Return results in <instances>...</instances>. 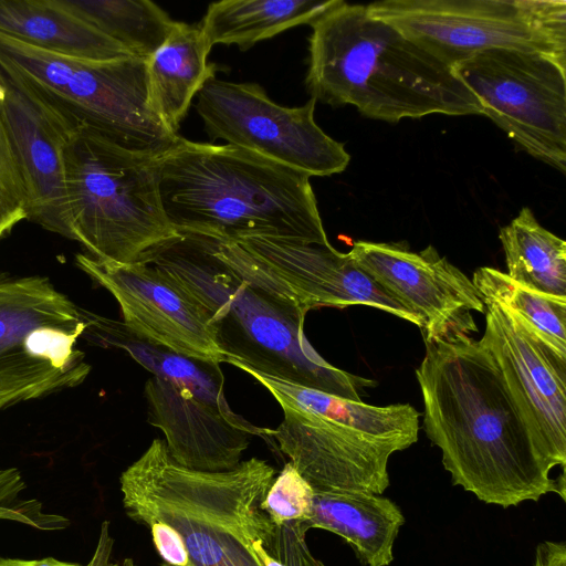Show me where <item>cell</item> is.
<instances>
[{
  "label": "cell",
  "instance_id": "obj_1",
  "mask_svg": "<svg viewBox=\"0 0 566 566\" xmlns=\"http://www.w3.org/2000/svg\"><path fill=\"white\" fill-rule=\"evenodd\" d=\"M426 344L416 369L423 428L442 454L452 484L486 504L515 506L557 493L565 501V473L554 480L480 340L459 335Z\"/></svg>",
  "mask_w": 566,
  "mask_h": 566
},
{
  "label": "cell",
  "instance_id": "obj_2",
  "mask_svg": "<svg viewBox=\"0 0 566 566\" xmlns=\"http://www.w3.org/2000/svg\"><path fill=\"white\" fill-rule=\"evenodd\" d=\"M157 166L161 206L178 233L329 244L305 172L237 146L179 135Z\"/></svg>",
  "mask_w": 566,
  "mask_h": 566
},
{
  "label": "cell",
  "instance_id": "obj_3",
  "mask_svg": "<svg viewBox=\"0 0 566 566\" xmlns=\"http://www.w3.org/2000/svg\"><path fill=\"white\" fill-rule=\"evenodd\" d=\"M143 262L198 304L228 364L355 401L375 386L319 356L304 334L308 310L231 270L210 238L179 233Z\"/></svg>",
  "mask_w": 566,
  "mask_h": 566
},
{
  "label": "cell",
  "instance_id": "obj_4",
  "mask_svg": "<svg viewBox=\"0 0 566 566\" xmlns=\"http://www.w3.org/2000/svg\"><path fill=\"white\" fill-rule=\"evenodd\" d=\"M311 27L305 85L316 102L353 105L389 123L482 115L480 101L451 66L370 17L366 6L340 1Z\"/></svg>",
  "mask_w": 566,
  "mask_h": 566
},
{
  "label": "cell",
  "instance_id": "obj_5",
  "mask_svg": "<svg viewBox=\"0 0 566 566\" xmlns=\"http://www.w3.org/2000/svg\"><path fill=\"white\" fill-rule=\"evenodd\" d=\"M275 471L251 458L227 471L178 464L161 439L119 478L123 506L134 522L169 525L180 536L191 566H262L253 551L264 513L259 509Z\"/></svg>",
  "mask_w": 566,
  "mask_h": 566
},
{
  "label": "cell",
  "instance_id": "obj_6",
  "mask_svg": "<svg viewBox=\"0 0 566 566\" xmlns=\"http://www.w3.org/2000/svg\"><path fill=\"white\" fill-rule=\"evenodd\" d=\"M159 155L134 151L83 122L63 151L73 240L95 260L134 264L179 233L163 209Z\"/></svg>",
  "mask_w": 566,
  "mask_h": 566
},
{
  "label": "cell",
  "instance_id": "obj_7",
  "mask_svg": "<svg viewBox=\"0 0 566 566\" xmlns=\"http://www.w3.org/2000/svg\"><path fill=\"white\" fill-rule=\"evenodd\" d=\"M0 56L127 149L161 155L178 136L156 111L144 59H78L35 48L1 32Z\"/></svg>",
  "mask_w": 566,
  "mask_h": 566
},
{
  "label": "cell",
  "instance_id": "obj_8",
  "mask_svg": "<svg viewBox=\"0 0 566 566\" xmlns=\"http://www.w3.org/2000/svg\"><path fill=\"white\" fill-rule=\"evenodd\" d=\"M366 11L451 67L490 49L566 64L565 0H384Z\"/></svg>",
  "mask_w": 566,
  "mask_h": 566
},
{
  "label": "cell",
  "instance_id": "obj_9",
  "mask_svg": "<svg viewBox=\"0 0 566 566\" xmlns=\"http://www.w3.org/2000/svg\"><path fill=\"white\" fill-rule=\"evenodd\" d=\"M80 307L42 276L0 273V410L81 385Z\"/></svg>",
  "mask_w": 566,
  "mask_h": 566
},
{
  "label": "cell",
  "instance_id": "obj_10",
  "mask_svg": "<svg viewBox=\"0 0 566 566\" xmlns=\"http://www.w3.org/2000/svg\"><path fill=\"white\" fill-rule=\"evenodd\" d=\"M452 69L480 101L482 115L531 156L566 172V64L490 49Z\"/></svg>",
  "mask_w": 566,
  "mask_h": 566
},
{
  "label": "cell",
  "instance_id": "obj_11",
  "mask_svg": "<svg viewBox=\"0 0 566 566\" xmlns=\"http://www.w3.org/2000/svg\"><path fill=\"white\" fill-rule=\"evenodd\" d=\"M196 112L208 136L312 176L346 169L345 145L315 122L316 101L287 107L273 102L255 83L209 80L196 95Z\"/></svg>",
  "mask_w": 566,
  "mask_h": 566
},
{
  "label": "cell",
  "instance_id": "obj_12",
  "mask_svg": "<svg viewBox=\"0 0 566 566\" xmlns=\"http://www.w3.org/2000/svg\"><path fill=\"white\" fill-rule=\"evenodd\" d=\"M211 242L214 253L239 275L308 311L366 305L421 327L419 318L365 273L349 253L331 244L266 238Z\"/></svg>",
  "mask_w": 566,
  "mask_h": 566
},
{
  "label": "cell",
  "instance_id": "obj_13",
  "mask_svg": "<svg viewBox=\"0 0 566 566\" xmlns=\"http://www.w3.org/2000/svg\"><path fill=\"white\" fill-rule=\"evenodd\" d=\"M0 119L21 175L27 219L73 240L63 151L84 120L1 56Z\"/></svg>",
  "mask_w": 566,
  "mask_h": 566
},
{
  "label": "cell",
  "instance_id": "obj_14",
  "mask_svg": "<svg viewBox=\"0 0 566 566\" xmlns=\"http://www.w3.org/2000/svg\"><path fill=\"white\" fill-rule=\"evenodd\" d=\"M484 305L480 343L494 358L544 468L565 470L566 357L513 311L495 303Z\"/></svg>",
  "mask_w": 566,
  "mask_h": 566
},
{
  "label": "cell",
  "instance_id": "obj_15",
  "mask_svg": "<svg viewBox=\"0 0 566 566\" xmlns=\"http://www.w3.org/2000/svg\"><path fill=\"white\" fill-rule=\"evenodd\" d=\"M353 261L388 294L417 316L424 343L478 331L472 312L485 305L461 270L429 245L413 252L401 243L356 241Z\"/></svg>",
  "mask_w": 566,
  "mask_h": 566
},
{
  "label": "cell",
  "instance_id": "obj_16",
  "mask_svg": "<svg viewBox=\"0 0 566 566\" xmlns=\"http://www.w3.org/2000/svg\"><path fill=\"white\" fill-rule=\"evenodd\" d=\"M283 420L271 437L313 492L381 495L389 486L388 461L412 443L376 437L339 421L279 402Z\"/></svg>",
  "mask_w": 566,
  "mask_h": 566
},
{
  "label": "cell",
  "instance_id": "obj_17",
  "mask_svg": "<svg viewBox=\"0 0 566 566\" xmlns=\"http://www.w3.org/2000/svg\"><path fill=\"white\" fill-rule=\"evenodd\" d=\"M75 262L115 297L123 323L138 337L185 357L227 363L198 304L155 266L107 263L87 254H76Z\"/></svg>",
  "mask_w": 566,
  "mask_h": 566
},
{
  "label": "cell",
  "instance_id": "obj_18",
  "mask_svg": "<svg viewBox=\"0 0 566 566\" xmlns=\"http://www.w3.org/2000/svg\"><path fill=\"white\" fill-rule=\"evenodd\" d=\"M148 421L165 434L171 458L188 469L231 470L241 462L249 436H269L229 407L223 386L190 385L153 376L145 385Z\"/></svg>",
  "mask_w": 566,
  "mask_h": 566
},
{
  "label": "cell",
  "instance_id": "obj_19",
  "mask_svg": "<svg viewBox=\"0 0 566 566\" xmlns=\"http://www.w3.org/2000/svg\"><path fill=\"white\" fill-rule=\"evenodd\" d=\"M0 32L35 48L78 59L109 61L135 56L59 0H0Z\"/></svg>",
  "mask_w": 566,
  "mask_h": 566
},
{
  "label": "cell",
  "instance_id": "obj_20",
  "mask_svg": "<svg viewBox=\"0 0 566 566\" xmlns=\"http://www.w3.org/2000/svg\"><path fill=\"white\" fill-rule=\"evenodd\" d=\"M405 517L399 506L379 494L365 492H314L310 528L340 536L365 566H388Z\"/></svg>",
  "mask_w": 566,
  "mask_h": 566
},
{
  "label": "cell",
  "instance_id": "obj_21",
  "mask_svg": "<svg viewBox=\"0 0 566 566\" xmlns=\"http://www.w3.org/2000/svg\"><path fill=\"white\" fill-rule=\"evenodd\" d=\"M211 48L200 25L176 21L166 41L146 60L156 111L175 134L192 98L214 78L218 66L208 62Z\"/></svg>",
  "mask_w": 566,
  "mask_h": 566
},
{
  "label": "cell",
  "instance_id": "obj_22",
  "mask_svg": "<svg viewBox=\"0 0 566 566\" xmlns=\"http://www.w3.org/2000/svg\"><path fill=\"white\" fill-rule=\"evenodd\" d=\"M342 0H223L209 4L200 28L213 44L245 51L300 24H312Z\"/></svg>",
  "mask_w": 566,
  "mask_h": 566
},
{
  "label": "cell",
  "instance_id": "obj_23",
  "mask_svg": "<svg viewBox=\"0 0 566 566\" xmlns=\"http://www.w3.org/2000/svg\"><path fill=\"white\" fill-rule=\"evenodd\" d=\"M240 369L263 385L277 402H286L376 437L406 439L412 444L418 440L420 415L409 403L371 406L263 375L245 367Z\"/></svg>",
  "mask_w": 566,
  "mask_h": 566
},
{
  "label": "cell",
  "instance_id": "obj_24",
  "mask_svg": "<svg viewBox=\"0 0 566 566\" xmlns=\"http://www.w3.org/2000/svg\"><path fill=\"white\" fill-rule=\"evenodd\" d=\"M507 275L538 292L566 297V242L542 227L530 208L500 229Z\"/></svg>",
  "mask_w": 566,
  "mask_h": 566
},
{
  "label": "cell",
  "instance_id": "obj_25",
  "mask_svg": "<svg viewBox=\"0 0 566 566\" xmlns=\"http://www.w3.org/2000/svg\"><path fill=\"white\" fill-rule=\"evenodd\" d=\"M60 4L147 60L166 41L174 21L149 0H59Z\"/></svg>",
  "mask_w": 566,
  "mask_h": 566
},
{
  "label": "cell",
  "instance_id": "obj_26",
  "mask_svg": "<svg viewBox=\"0 0 566 566\" xmlns=\"http://www.w3.org/2000/svg\"><path fill=\"white\" fill-rule=\"evenodd\" d=\"M472 283L484 304L495 303L513 311L544 342L566 357V297L527 287L490 266L476 269Z\"/></svg>",
  "mask_w": 566,
  "mask_h": 566
},
{
  "label": "cell",
  "instance_id": "obj_27",
  "mask_svg": "<svg viewBox=\"0 0 566 566\" xmlns=\"http://www.w3.org/2000/svg\"><path fill=\"white\" fill-rule=\"evenodd\" d=\"M27 483L15 468H0V520L20 523L39 531H61L70 525L63 515L49 513L35 499L22 493Z\"/></svg>",
  "mask_w": 566,
  "mask_h": 566
},
{
  "label": "cell",
  "instance_id": "obj_28",
  "mask_svg": "<svg viewBox=\"0 0 566 566\" xmlns=\"http://www.w3.org/2000/svg\"><path fill=\"white\" fill-rule=\"evenodd\" d=\"M314 492L310 484L287 462L275 478L259 509L271 522H307L312 516Z\"/></svg>",
  "mask_w": 566,
  "mask_h": 566
},
{
  "label": "cell",
  "instance_id": "obj_29",
  "mask_svg": "<svg viewBox=\"0 0 566 566\" xmlns=\"http://www.w3.org/2000/svg\"><path fill=\"white\" fill-rule=\"evenodd\" d=\"M307 531L306 522L275 524L264 513L260 546L283 566H325L310 552L306 544Z\"/></svg>",
  "mask_w": 566,
  "mask_h": 566
},
{
  "label": "cell",
  "instance_id": "obj_30",
  "mask_svg": "<svg viewBox=\"0 0 566 566\" xmlns=\"http://www.w3.org/2000/svg\"><path fill=\"white\" fill-rule=\"evenodd\" d=\"M27 219L21 175L0 119V239Z\"/></svg>",
  "mask_w": 566,
  "mask_h": 566
},
{
  "label": "cell",
  "instance_id": "obj_31",
  "mask_svg": "<svg viewBox=\"0 0 566 566\" xmlns=\"http://www.w3.org/2000/svg\"><path fill=\"white\" fill-rule=\"evenodd\" d=\"M534 566H566L564 542L545 541L536 548Z\"/></svg>",
  "mask_w": 566,
  "mask_h": 566
},
{
  "label": "cell",
  "instance_id": "obj_32",
  "mask_svg": "<svg viewBox=\"0 0 566 566\" xmlns=\"http://www.w3.org/2000/svg\"><path fill=\"white\" fill-rule=\"evenodd\" d=\"M114 539L109 532V522L104 521L101 525L99 536L94 554L86 566H115L112 564L111 555Z\"/></svg>",
  "mask_w": 566,
  "mask_h": 566
},
{
  "label": "cell",
  "instance_id": "obj_33",
  "mask_svg": "<svg viewBox=\"0 0 566 566\" xmlns=\"http://www.w3.org/2000/svg\"><path fill=\"white\" fill-rule=\"evenodd\" d=\"M0 566H83L77 563L59 560L53 557L24 559L0 556Z\"/></svg>",
  "mask_w": 566,
  "mask_h": 566
}]
</instances>
